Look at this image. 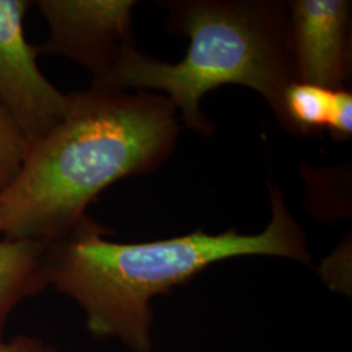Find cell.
Returning a JSON list of instances; mask_svg holds the SVG:
<instances>
[{
    "label": "cell",
    "instance_id": "obj_7",
    "mask_svg": "<svg viewBox=\"0 0 352 352\" xmlns=\"http://www.w3.org/2000/svg\"><path fill=\"white\" fill-rule=\"evenodd\" d=\"M46 247L36 241L0 236V342L14 307L49 286Z\"/></svg>",
    "mask_w": 352,
    "mask_h": 352
},
{
    "label": "cell",
    "instance_id": "obj_6",
    "mask_svg": "<svg viewBox=\"0 0 352 352\" xmlns=\"http://www.w3.org/2000/svg\"><path fill=\"white\" fill-rule=\"evenodd\" d=\"M289 6L295 81L346 88L351 77V1L295 0Z\"/></svg>",
    "mask_w": 352,
    "mask_h": 352
},
{
    "label": "cell",
    "instance_id": "obj_11",
    "mask_svg": "<svg viewBox=\"0 0 352 352\" xmlns=\"http://www.w3.org/2000/svg\"><path fill=\"white\" fill-rule=\"evenodd\" d=\"M0 352H56L43 340L32 337H16L13 340L0 342Z\"/></svg>",
    "mask_w": 352,
    "mask_h": 352
},
{
    "label": "cell",
    "instance_id": "obj_1",
    "mask_svg": "<svg viewBox=\"0 0 352 352\" xmlns=\"http://www.w3.org/2000/svg\"><path fill=\"white\" fill-rule=\"evenodd\" d=\"M68 97L63 119L29 145L19 174L0 190L1 238L63 239L103 189L151 173L174 151L180 128L166 96L91 87Z\"/></svg>",
    "mask_w": 352,
    "mask_h": 352
},
{
    "label": "cell",
    "instance_id": "obj_2",
    "mask_svg": "<svg viewBox=\"0 0 352 352\" xmlns=\"http://www.w3.org/2000/svg\"><path fill=\"white\" fill-rule=\"evenodd\" d=\"M272 219L263 232L235 230L148 243H116L107 228L87 218L46 247L49 285L72 298L87 315L89 333L116 338L129 351L151 352V302L188 282L208 266L241 256H276L308 264L307 236L289 212L280 189L270 186Z\"/></svg>",
    "mask_w": 352,
    "mask_h": 352
},
{
    "label": "cell",
    "instance_id": "obj_3",
    "mask_svg": "<svg viewBox=\"0 0 352 352\" xmlns=\"http://www.w3.org/2000/svg\"><path fill=\"white\" fill-rule=\"evenodd\" d=\"M168 28L189 38L179 63H164L129 47L93 88L161 90L188 128L210 136L202 97L225 84L258 91L286 128L285 91L295 81L289 6L273 0L167 1Z\"/></svg>",
    "mask_w": 352,
    "mask_h": 352
},
{
    "label": "cell",
    "instance_id": "obj_10",
    "mask_svg": "<svg viewBox=\"0 0 352 352\" xmlns=\"http://www.w3.org/2000/svg\"><path fill=\"white\" fill-rule=\"evenodd\" d=\"M327 131L340 141L352 136V94L347 89L337 90L336 104Z\"/></svg>",
    "mask_w": 352,
    "mask_h": 352
},
{
    "label": "cell",
    "instance_id": "obj_9",
    "mask_svg": "<svg viewBox=\"0 0 352 352\" xmlns=\"http://www.w3.org/2000/svg\"><path fill=\"white\" fill-rule=\"evenodd\" d=\"M29 142L12 119L0 110V190L6 188L24 164Z\"/></svg>",
    "mask_w": 352,
    "mask_h": 352
},
{
    "label": "cell",
    "instance_id": "obj_5",
    "mask_svg": "<svg viewBox=\"0 0 352 352\" xmlns=\"http://www.w3.org/2000/svg\"><path fill=\"white\" fill-rule=\"evenodd\" d=\"M46 19L50 36L38 55H59L91 72L104 75L123 51L133 47V0H39L34 3Z\"/></svg>",
    "mask_w": 352,
    "mask_h": 352
},
{
    "label": "cell",
    "instance_id": "obj_8",
    "mask_svg": "<svg viewBox=\"0 0 352 352\" xmlns=\"http://www.w3.org/2000/svg\"><path fill=\"white\" fill-rule=\"evenodd\" d=\"M337 90L292 81L283 97L286 129L298 135H311L329 128Z\"/></svg>",
    "mask_w": 352,
    "mask_h": 352
},
{
    "label": "cell",
    "instance_id": "obj_4",
    "mask_svg": "<svg viewBox=\"0 0 352 352\" xmlns=\"http://www.w3.org/2000/svg\"><path fill=\"white\" fill-rule=\"evenodd\" d=\"M29 6L25 0H0V110L32 145L59 124L69 97L38 68L37 49L24 33Z\"/></svg>",
    "mask_w": 352,
    "mask_h": 352
}]
</instances>
